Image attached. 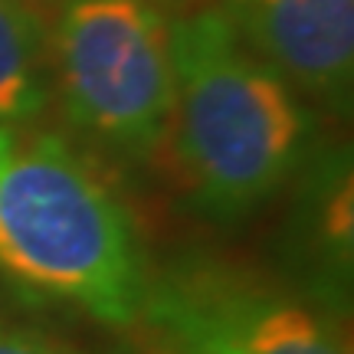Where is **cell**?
Listing matches in <instances>:
<instances>
[{
	"mask_svg": "<svg viewBox=\"0 0 354 354\" xmlns=\"http://www.w3.org/2000/svg\"><path fill=\"white\" fill-rule=\"evenodd\" d=\"M0 276L112 328L138 325L151 286L118 194L30 122H0Z\"/></svg>",
	"mask_w": 354,
	"mask_h": 354,
	"instance_id": "6da1fadb",
	"label": "cell"
},
{
	"mask_svg": "<svg viewBox=\"0 0 354 354\" xmlns=\"http://www.w3.org/2000/svg\"><path fill=\"white\" fill-rule=\"evenodd\" d=\"M246 53L295 95L342 105L354 73V0H223Z\"/></svg>",
	"mask_w": 354,
	"mask_h": 354,
	"instance_id": "5b68a950",
	"label": "cell"
},
{
	"mask_svg": "<svg viewBox=\"0 0 354 354\" xmlns=\"http://www.w3.org/2000/svg\"><path fill=\"white\" fill-rule=\"evenodd\" d=\"M138 322H148L165 354H348L308 305L216 269L161 276Z\"/></svg>",
	"mask_w": 354,
	"mask_h": 354,
	"instance_id": "277c9868",
	"label": "cell"
},
{
	"mask_svg": "<svg viewBox=\"0 0 354 354\" xmlns=\"http://www.w3.org/2000/svg\"><path fill=\"white\" fill-rule=\"evenodd\" d=\"M174 102L165 148L194 210L233 223L259 210L308 145V112L282 79L246 53L227 17L171 24Z\"/></svg>",
	"mask_w": 354,
	"mask_h": 354,
	"instance_id": "7a4b0ae2",
	"label": "cell"
},
{
	"mask_svg": "<svg viewBox=\"0 0 354 354\" xmlns=\"http://www.w3.org/2000/svg\"><path fill=\"white\" fill-rule=\"evenodd\" d=\"M0 354H79L76 348L56 342L43 331H33L26 325H13L0 318Z\"/></svg>",
	"mask_w": 354,
	"mask_h": 354,
	"instance_id": "52a82bcc",
	"label": "cell"
},
{
	"mask_svg": "<svg viewBox=\"0 0 354 354\" xmlns=\"http://www.w3.org/2000/svg\"><path fill=\"white\" fill-rule=\"evenodd\" d=\"M50 73L69 125L122 161L165 148L174 63L171 20L151 0H66Z\"/></svg>",
	"mask_w": 354,
	"mask_h": 354,
	"instance_id": "3957f363",
	"label": "cell"
},
{
	"mask_svg": "<svg viewBox=\"0 0 354 354\" xmlns=\"http://www.w3.org/2000/svg\"><path fill=\"white\" fill-rule=\"evenodd\" d=\"M50 39L26 0H0V122H33L50 99Z\"/></svg>",
	"mask_w": 354,
	"mask_h": 354,
	"instance_id": "8992f818",
	"label": "cell"
}]
</instances>
